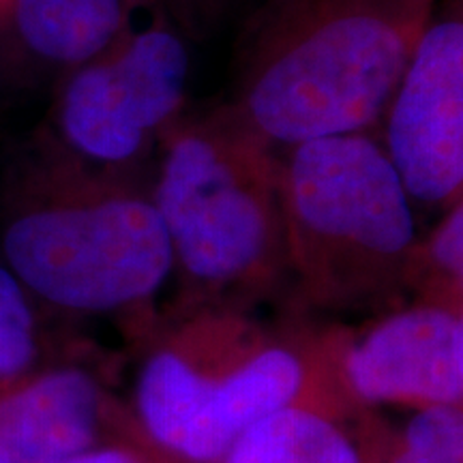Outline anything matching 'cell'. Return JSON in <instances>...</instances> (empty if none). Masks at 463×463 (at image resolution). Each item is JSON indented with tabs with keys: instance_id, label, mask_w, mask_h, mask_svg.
Returning <instances> with one entry per match:
<instances>
[{
	"instance_id": "cell-5",
	"label": "cell",
	"mask_w": 463,
	"mask_h": 463,
	"mask_svg": "<svg viewBox=\"0 0 463 463\" xmlns=\"http://www.w3.org/2000/svg\"><path fill=\"white\" fill-rule=\"evenodd\" d=\"M281 194L288 275L305 307L361 309L405 289L419 241L412 200L372 136L289 146Z\"/></svg>"
},
{
	"instance_id": "cell-13",
	"label": "cell",
	"mask_w": 463,
	"mask_h": 463,
	"mask_svg": "<svg viewBox=\"0 0 463 463\" xmlns=\"http://www.w3.org/2000/svg\"><path fill=\"white\" fill-rule=\"evenodd\" d=\"M463 288V204L444 211L436 228L414 245L405 275V289L419 300L461 307Z\"/></svg>"
},
{
	"instance_id": "cell-12",
	"label": "cell",
	"mask_w": 463,
	"mask_h": 463,
	"mask_svg": "<svg viewBox=\"0 0 463 463\" xmlns=\"http://www.w3.org/2000/svg\"><path fill=\"white\" fill-rule=\"evenodd\" d=\"M356 442L364 463H463L461 405L419 408L397 433L364 419Z\"/></svg>"
},
{
	"instance_id": "cell-17",
	"label": "cell",
	"mask_w": 463,
	"mask_h": 463,
	"mask_svg": "<svg viewBox=\"0 0 463 463\" xmlns=\"http://www.w3.org/2000/svg\"><path fill=\"white\" fill-rule=\"evenodd\" d=\"M11 9V0H0V22L7 20Z\"/></svg>"
},
{
	"instance_id": "cell-1",
	"label": "cell",
	"mask_w": 463,
	"mask_h": 463,
	"mask_svg": "<svg viewBox=\"0 0 463 463\" xmlns=\"http://www.w3.org/2000/svg\"><path fill=\"white\" fill-rule=\"evenodd\" d=\"M436 0H262L232 62V99L277 148L384 118Z\"/></svg>"
},
{
	"instance_id": "cell-8",
	"label": "cell",
	"mask_w": 463,
	"mask_h": 463,
	"mask_svg": "<svg viewBox=\"0 0 463 463\" xmlns=\"http://www.w3.org/2000/svg\"><path fill=\"white\" fill-rule=\"evenodd\" d=\"M384 153L405 194L447 211L463 184L461 11L431 20L386 108Z\"/></svg>"
},
{
	"instance_id": "cell-6",
	"label": "cell",
	"mask_w": 463,
	"mask_h": 463,
	"mask_svg": "<svg viewBox=\"0 0 463 463\" xmlns=\"http://www.w3.org/2000/svg\"><path fill=\"white\" fill-rule=\"evenodd\" d=\"M189 54L155 0H127L120 31L67 71L50 137L86 164L129 170L178 120Z\"/></svg>"
},
{
	"instance_id": "cell-3",
	"label": "cell",
	"mask_w": 463,
	"mask_h": 463,
	"mask_svg": "<svg viewBox=\"0 0 463 463\" xmlns=\"http://www.w3.org/2000/svg\"><path fill=\"white\" fill-rule=\"evenodd\" d=\"M3 253L28 292L84 316L146 317L174 270L153 195L125 170L78 159L50 133L17 174Z\"/></svg>"
},
{
	"instance_id": "cell-9",
	"label": "cell",
	"mask_w": 463,
	"mask_h": 463,
	"mask_svg": "<svg viewBox=\"0 0 463 463\" xmlns=\"http://www.w3.org/2000/svg\"><path fill=\"white\" fill-rule=\"evenodd\" d=\"M131 427L129 410L78 363L39 367L0 389V463H62Z\"/></svg>"
},
{
	"instance_id": "cell-16",
	"label": "cell",
	"mask_w": 463,
	"mask_h": 463,
	"mask_svg": "<svg viewBox=\"0 0 463 463\" xmlns=\"http://www.w3.org/2000/svg\"><path fill=\"white\" fill-rule=\"evenodd\" d=\"M62 463H167V459L144 442L140 431L136 430V422H133L127 436L109 439V442L84 450Z\"/></svg>"
},
{
	"instance_id": "cell-10",
	"label": "cell",
	"mask_w": 463,
	"mask_h": 463,
	"mask_svg": "<svg viewBox=\"0 0 463 463\" xmlns=\"http://www.w3.org/2000/svg\"><path fill=\"white\" fill-rule=\"evenodd\" d=\"M127 0H11L9 20L34 58L71 71L118 34Z\"/></svg>"
},
{
	"instance_id": "cell-11",
	"label": "cell",
	"mask_w": 463,
	"mask_h": 463,
	"mask_svg": "<svg viewBox=\"0 0 463 463\" xmlns=\"http://www.w3.org/2000/svg\"><path fill=\"white\" fill-rule=\"evenodd\" d=\"M215 463H364L344 416L288 405L253 422Z\"/></svg>"
},
{
	"instance_id": "cell-7",
	"label": "cell",
	"mask_w": 463,
	"mask_h": 463,
	"mask_svg": "<svg viewBox=\"0 0 463 463\" xmlns=\"http://www.w3.org/2000/svg\"><path fill=\"white\" fill-rule=\"evenodd\" d=\"M335 392L352 412L375 405H461V307L416 300L358 328L317 333Z\"/></svg>"
},
{
	"instance_id": "cell-4",
	"label": "cell",
	"mask_w": 463,
	"mask_h": 463,
	"mask_svg": "<svg viewBox=\"0 0 463 463\" xmlns=\"http://www.w3.org/2000/svg\"><path fill=\"white\" fill-rule=\"evenodd\" d=\"M153 202L184 309L249 307L288 277L283 155L234 109L178 118L164 136Z\"/></svg>"
},
{
	"instance_id": "cell-2",
	"label": "cell",
	"mask_w": 463,
	"mask_h": 463,
	"mask_svg": "<svg viewBox=\"0 0 463 463\" xmlns=\"http://www.w3.org/2000/svg\"><path fill=\"white\" fill-rule=\"evenodd\" d=\"M297 403L352 414L317 333L266 324L249 307L202 305L148 339L129 414L172 463H215L253 422Z\"/></svg>"
},
{
	"instance_id": "cell-14",
	"label": "cell",
	"mask_w": 463,
	"mask_h": 463,
	"mask_svg": "<svg viewBox=\"0 0 463 463\" xmlns=\"http://www.w3.org/2000/svg\"><path fill=\"white\" fill-rule=\"evenodd\" d=\"M42 341L28 289L0 264V389L37 372Z\"/></svg>"
},
{
	"instance_id": "cell-15",
	"label": "cell",
	"mask_w": 463,
	"mask_h": 463,
	"mask_svg": "<svg viewBox=\"0 0 463 463\" xmlns=\"http://www.w3.org/2000/svg\"><path fill=\"white\" fill-rule=\"evenodd\" d=\"M178 31L202 39L217 31L241 0H155Z\"/></svg>"
}]
</instances>
